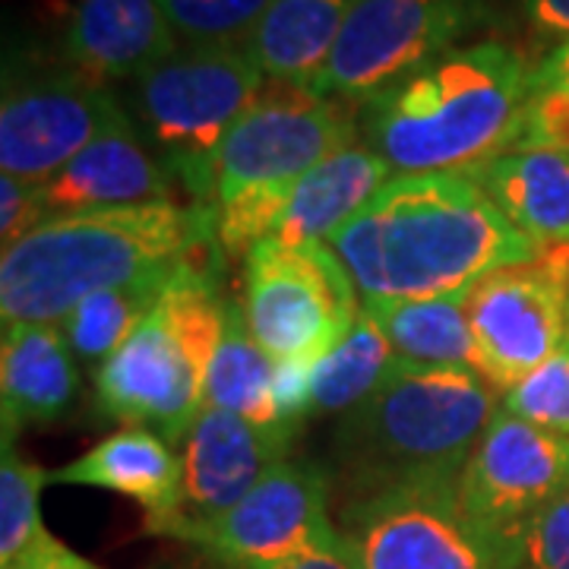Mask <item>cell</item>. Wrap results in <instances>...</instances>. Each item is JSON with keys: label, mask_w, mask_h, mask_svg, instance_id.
I'll list each match as a JSON object with an SVG mask.
<instances>
[{"label": "cell", "mask_w": 569, "mask_h": 569, "mask_svg": "<svg viewBox=\"0 0 569 569\" xmlns=\"http://www.w3.org/2000/svg\"><path fill=\"white\" fill-rule=\"evenodd\" d=\"M329 247L361 301L459 295L545 250L490 203L468 171L396 174Z\"/></svg>", "instance_id": "6da1fadb"}, {"label": "cell", "mask_w": 569, "mask_h": 569, "mask_svg": "<svg viewBox=\"0 0 569 569\" xmlns=\"http://www.w3.org/2000/svg\"><path fill=\"white\" fill-rule=\"evenodd\" d=\"M535 70L503 41H471L361 102L358 137L392 174L468 171L519 140Z\"/></svg>", "instance_id": "7a4b0ae2"}, {"label": "cell", "mask_w": 569, "mask_h": 569, "mask_svg": "<svg viewBox=\"0 0 569 569\" xmlns=\"http://www.w3.org/2000/svg\"><path fill=\"white\" fill-rule=\"evenodd\" d=\"M216 241V209L149 203L54 216L0 257L3 323H54L82 298L197 260Z\"/></svg>", "instance_id": "3957f363"}, {"label": "cell", "mask_w": 569, "mask_h": 569, "mask_svg": "<svg viewBox=\"0 0 569 569\" xmlns=\"http://www.w3.org/2000/svg\"><path fill=\"white\" fill-rule=\"evenodd\" d=\"M497 411V389L478 370L399 361L387 383L336 427V481L351 500L456 485Z\"/></svg>", "instance_id": "277c9868"}, {"label": "cell", "mask_w": 569, "mask_h": 569, "mask_svg": "<svg viewBox=\"0 0 569 569\" xmlns=\"http://www.w3.org/2000/svg\"><path fill=\"white\" fill-rule=\"evenodd\" d=\"M351 104L266 80L216 156V241L247 257L272 238L291 187L336 149L358 142Z\"/></svg>", "instance_id": "5b68a950"}, {"label": "cell", "mask_w": 569, "mask_h": 569, "mask_svg": "<svg viewBox=\"0 0 569 569\" xmlns=\"http://www.w3.org/2000/svg\"><path fill=\"white\" fill-rule=\"evenodd\" d=\"M224 310L228 298H222L212 269L200 260L181 266L146 323L99 367L96 399L104 418L156 427L171 447H181L206 408Z\"/></svg>", "instance_id": "8992f818"}, {"label": "cell", "mask_w": 569, "mask_h": 569, "mask_svg": "<svg viewBox=\"0 0 569 569\" xmlns=\"http://www.w3.org/2000/svg\"><path fill=\"white\" fill-rule=\"evenodd\" d=\"M263 86L247 44H178L127 82V114L193 206L216 209V156Z\"/></svg>", "instance_id": "52a82bcc"}, {"label": "cell", "mask_w": 569, "mask_h": 569, "mask_svg": "<svg viewBox=\"0 0 569 569\" xmlns=\"http://www.w3.org/2000/svg\"><path fill=\"white\" fill-rule=\"evenodd\" d=\"M247 326L272 361L317 365L361 317V295L329 244L263 241L244 257Z\"/></svg>", "instance_id": "ba28073f"}, {"label": "cell", "mask_w": 569, "mask_h": 569, "mask_svg": "<svg viewBox=\"0 0 569 569\" xmlns=\"http://www.w3.org/2000/svg\"><path fill=\"white\" fill-rule=\"evenodd\" d=\"M485 20V0H358L310 92L348 104L367 102L459 48Z\"/></svg>", "instance_id": "9c48e42d"}, {"label": "cell", "mask_w": 569, "mask_h": 569, "mask_svg": "<svg viewBox=\"0 0 569 569\" xmlns=\"http://www.w3.org/2000/svg\"><path fill=\"white\" fill-rule=\"evenodd\" d=\"M339 531L365 569H512V545L459 507L456 485L348 500Z\"/></svg>", "instance_id": "30bf717a"}, {"label": "cell", "mask_w": 569, "mask_h": 569, "mask_svg": "<svg viewBox=\"0 0 569 569\" xmlns=\"http://www.w3.org/2000/svg\"><path fill=\"white\" fill-rule=\"evenodd\" d=\"M468 323L493 389L516 387L545 365L569 332V244L507 266L468 288Z\"/></svg>", "instance_id": "8fae6325"}, {"label": "cell", "mask_w": 569, "mask_h": 569, "mask_svg": "<svg viewBox=\"0 0 569 569\" xmlns=\"http://www.w3.org/2000/svg\"><path fill=\"white\" fill-rule=\"evenodd\" d=\"M123 108L104 82L73 63L29 70L3 80L0 104V174L48 183L92 140H99Z\"/></svg>", "instance_id": "7c38bea8"}, {"label": "cell", "mask_w": 569, "mask_h": 569, "mask_svg": "<svg viewBox=\"0 0 569 569\" xmlns=\"http://www.w3.org/2000/svg\"><path fill=\"white\" fill-rule=\"evenodd\" d=\"M569 490V437L500 406L456 481V500L490 535L512 545L535 512Z\"/></svg>", "instance_id": "4fadbf2b"}, {"label": "cell", "mask_w": 569, "mask_h": 569, "mask_svg": "<svg viewBox=\"0 0 569 569\" xmlns=\"http://www.w3.org/2000/svg\"><path fill=\"white\" fill-rule=\"evenodd\" d=\"M329 490L332 478L323 466L284 459L266 471L241 503L181 535V541L241 569L282 560L336 529L329 519Z\"/></svg>", "instance_id": "5bb4252c"}, {"label": "cell", "mask_w": 569, "mask_h": 569, "mask_svg": "<svg viewBox=\"0 0 569 569\" xmlns=\"http://www.w3.org/2000/svg\"><path fill=\"white\" fill-rule=\"evenodd\" d=\"M291 425H257L224 408H203L181 443V507L162 531L187 535L241 503L266 471L288 459L295 440Z\"/></svg>", "instance_id": "9a60e30c"}, {"label": "cell", "mask_w": 569, "mask_h": 569, "mask_svg": "<svg viewBox=\"0 0 569 569\" xmlns=\"http://www.w3.org/2000/svg\"><path fill=\"white\" fill-rule=\"evenodd\" d=\"M44 200L51 216L96 212V209H127V206L178 203V181L156 152L137 137V123L123 111L118 121L92 140L80 156L51 178Z\"/></svg>", "instance_id": "2e32d148"}, {"label": "cell", "mask_w": 569, "mask_h": 569, "mask_svg": "<svg viewBox=\"0 0 569 569\" xmlns=\"http://www.w3.org/2000/svg\"><path fill=\"white\" fill-rule=\"evenodd\" d=\"M178 44L162 0H77L63 54L96 82H130Z\"/></svg>", "instance_id": "e0dca14e"}, {"label": "cell", "mask_w": 569, "mask_h": 569, "mask_svg": "<svg viewBox=\"0 0 569 569\" xmlns=\"http://www.w3.org/2000/svg\"><path fill=\"white\" fill-rule=\"evenodd\" d=\"M181 456L149 427H123L70 466L48 471L51 485L99 488L146 509V531L162 535L181 507Z\"/></svg>", "instance_id": "ac0fdd59"}, {"label": "cell", "mask_w": 569, "mask_h": 569, "mask_svg": "<svg viewBox=\"0 0 569 569\" xmlns=\"http://www.w3.org/2000/svg\"><path fill=\"white\" fill-rule=\"evenodd\" d=\"M80 377L61 326L3 323L0 336V425L13 443L29 425H51L67 415Z\"/></svg>", "instance_id": "d6986e66"}, {"label": "cell", "mask_w": 569, "mask_h": 569, "mask_svg": "<svg viewBox=\"0 0 569 569\" xmlns=\"http://www.w3.org/2000/svg\"><path fill=\"white\" fill-rule=\"evenodd\" d=\"M392 178V168L361 140L336 149L291 187L269 241L329 244Z\"/></svg>", "instance_id": "ffe728a7"}, {"label": "cell", "mask_w": 569, "mask_h": 569, "mask_svg": "<svg viewBox=\"0 0 569 569\" xmlns=\"http://www.w3.org/2000/svg\"><path fill=\"white\" fill-rule=\"evenodd\" d=\"M468 174L535 244H569V152L512 146Z\"/></svg>", "instance_id": "44dd1931"}, {"label": "cell", "mask_w": 569, "mask_h": 569, "mask_svg": "<svg viewBox=\"0 0 569 569\" xmlns=\"http://www.w3.org/2000/svg\"><path fill=\"white\" fill-rule=\"evenodd\" d=\"M358 0H272L247 39L266 80L307 86L323 70Z\"/></svg>", "instance_id": "7402d4cb"}, {"label": "cell", "mask_w": 569, "mask_h": 569, "mask_svg": "<svg viewBox=\"0 0 569 569\" xmlns=\"http://www.w3.org/2000/svg\"><path fill=\"white\" fill-rule=\"evenodd\" d=\"M466 301L468 291H459L421 301H361V310L380 326L399 361L478 370L481 358L468 323Z\"/></svg>", "instance_id": "603a6c76"}, {"label": "cell", "mask_w": 569, "mask_h": 569, "mask_svg": "<svg viewBox=\"0 0 569 569\" xmlns=\"http://www.w3.org/2000/svg\"><path fill=\"white\" fill-rule=\"evenodd\" d=\"M276 361L266 355L247 326L241 301H228L224 332L209 367L206 408H224L257 425H279L272 406Z\"/></svg>", "instance_id": "cb8c5ba5"}, {"label": "cell", "mask_w": 569, "mask_h": 569, "mask_svg": "<svg viewBox=\"0 0 569 569\" xmlns=\"http://www.w3.org/2000/svg\"><path fill=\"white\" fill-rule=\"evenodd\" d=\"M178 269L118 284V288H104L82 298L61 323L73 355L82 361H102V365L111 355H118L130 342V336L146 323V317L159 307Z\"/></svg>", "instance_id": "d4e9b609"}, {"label": "cell", "mask_w": 569, "mask_h": 569, "mask_svg": "<svg viewBox=\"0 0 569 569\" xmlns=\"http://www.w3.org/2000/svg\"><path fill=\"white\" fill-rule=\"evenodd\" d=\"M399 355L392 351L380 326L361 310L355 329L326 358L313 365V392H310V415H339L365 406L377 389L387 383Z\"/></svg>", "instance_id": "484cf974"}, {"label": "cell", "mask_w": 569, "mask_h": 569, "mask_svg": "<svg viewBox=\"0 0 569 569\" xmlns=\"http://www.w3.org/2000/svg\"><path fill=\"white\" fill-rule=\"evenodd\" d=\"M48 471L26 462L13 443L0 452V569L17 563L26 550L41 541L48 529L41 522V490Z\"/></svg>", "instance_id": "4316f807"}, {"label": "cell", "mask_w": 569, "mask_h": 569, "mask_svg": "<svg viewBox=\"0 0 569 569\" xmlns=\"http://www.w3.org/2000/svg\"><path fill=\"white\" fill-rule=\"evenodd\" d=\"M272 0H162L181 44H247Z\"/></svg>", "instance_id": "83f0119b"}, {"label": "cell", "mask_w": 569, "mask_h": 569, "mask_svg": "<svg viewBox=\"0 0 569 569\" xmlns=\"http://www.w3.org/2000/svg\"><path fill=\"white\" fill-rule=\"evenodd\" d=\"M503 408L522 421L569 437V332L545 365L509 389Z\"/></svg>", "instance_id": "f1b7e54d"}, {"label": "cell", "mask_w": 569, "mask_h": 569, "mask_svg": "<svg viewBox=\"0 0 569 569\" xmlns=\"http://www.w3.org/2000/svg\"><path fill=\"white\" fill-rule=\"evenodd\" d=\"M512 569H569V490L512 538Z\"/></svg>", "instance_id": "f546056e"}, {"label": "cell", "mask_w": 569, "mask_h": 569, "mask_svg": "<svg viewBox=\"0 0 569 569\" xmlns=\"http://www.w3.org/2000/svg\"><path fill=\"white\" fill-rule=\"evenodd\" d=\"M516 149L569 152V89H531Z\"/></svg>", "instance_id": "4dcf8cb0"}, {"label": "cell", "mask_w": 569, "mask_h": 569, "mask_svg": "<svg viewBox=\"0 0 569 569\" xmlns=\"http://www.w3.org/2000/svg\"><path fill=\"white\" fill-rule=\"evenodd\" d=\"M51 219L41 183L0 174V244L13 247Z\"/></svg>", "instance_id": "1f68e13d"}, {"label": "cell", "mask_w": 569, "mask_h": 569, "mask_svg": "<svg viewBox=\"0 0 569 569\" xmlns=\"http://www.w3.org/2000/svg\"><path fill=\"white\" fill-rule=\"evenodd\" d=\"M310 392H313V365L310 361H276L272 377V406L279 425H301L310 415Z\"/></svg>", "instance_id": "d6a6232c"}, {"label": "cell", "mask_w": 569, "mask_h": 569, "mask_svg": "<svg viewBox=\"0 0 569 569\" xmlns=\"http://www.w3.org/2000/svg\"><path fill=\"white\" fill-rule=\"evenodd\" d=\"M253 569H365L355 548L348 545V538L339 531V526L332 531H326L323 538H317L313 545L288 553L282 560L272 563H260Z\"/></svg>", "instance_id": "836d02e7"}, {"label": "cell", "mask_w": 569, "mask_h": 569, "mask_svg": "<svg viewBox=\"0 0 569 569\" xmlns=\"http://www.w3.org/2000/svg\"><path fill=\"white\" fill-rule=\"evenodd\" d=\"M3 569H104L99 563H92V560H86L80 557L77 550H70L63 541H58L51 531L36 541L32 548L22 553L17 563H10V567Z\"/></svg>", "instance_id": "e575fe53"}, {"label": "cell", "mask_w": 569, "mask_h": 569, "mask_svg": "<svg viewBox=\"0 0 569 569\" xmlns=\"http://www.w3.org/2000/svg\"><path fill=\"white\" fill-rule=\"evenodd\" d=\"M535 32L569 41V0H519Z\"/></svg>", "instance_id": "d590c367"}, {"label": "cell", "mask_w": 569, "mask_h": 569, "mask_svg": "<svg viewBox=\"0 0 569 569\" xmlns=\"http://www.w3.org/2000/svg\"><path fill=\"white\" fill-rule=\"evenodd\" d=\"M548 86H553V89H569V41H560L557 51L535 70L531 89H548Z\"/></svg>", "instance_id": "8d00e7d4"}]
</instances>
